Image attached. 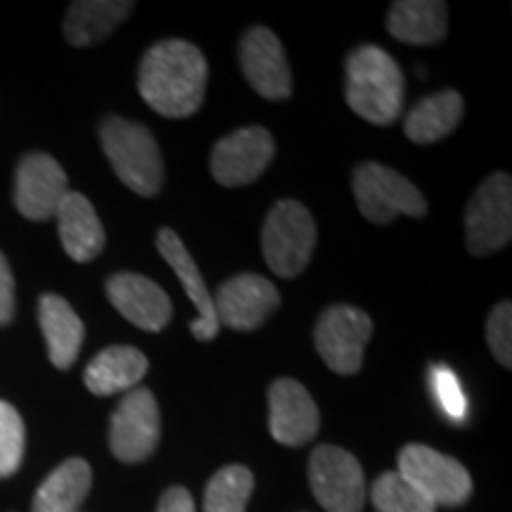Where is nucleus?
Segmentation results:
<instances>
[{
    "instance_id": "1",
    "label": "nucleus",
    "mask_w": 512,
    "mask_h": 512,
    "mask_svg": "<svg viewBox=\"0 0 512 512\" xmlns=\"http://www.w3.org/2000/svg\"><path fill=\"white\" fill-rule=\"evenodd\" d=\"M207 76L200 48L171 38L145 53L138 69V93L162 117L185 119L202 107Z\"/></svg>"
},
{
    "instance_id": "2",
    "label": "nucleus",
    "mask_w": 512,
    "mask_h": 512,
    "mask_svg": "<svg viewBox=\"0 0 512 512\" xmlns=\"http://www.w3.org/2000/svg\"><path fill=\"white\" fill-rule=\"evenodd\" d=\"M347 105L375 126H389L403 110V72L389 53L361 46L347 57Z\"/></svg>"
},
{
    "instance_id": "3",
    "label": "nucleus",
    "mask_w": 512,
    "mask_h": 512,
    "mask_svg": "<svg viewBox=\"0 0 512 512\" xmlns=\"http://www.w3.org/2000/svg\"><path fill=\"white\" fill-rule=\"evenodd\" d=\"M100 143L126 188L143 197L157 195L164 183V162L150 128L124 117H107L100 124Z\"/></svg>"
},
{
    "instance_id": "4",
    "label": "nucleus",
    "mask_w": 512,
    "mask_h": 512,
    "mask_svg": "<svg viewBox=\"0 0 512 512\" xmlns=\"http://www.w3.org/2000/svg\"><path fill=\"white\" fill-rule=\"evenodd\" d=\"M318 230L311 211L297 200H280L268 211L261 247L266 264L275 275L290 280L309 266L316 249Z\"/></svg>"
},
{
    "instance_id": "5",
    "label": "nucleus",
    "mask_w": 512,
    "mask_h": 512,
    "mask_svg": "<svg viewBox=\"0 0 512 512\" xmlns=\"http://www.w3.org/2000/svg\"><path fill=\"white\" fill-rule=\"evenodd\" d=\"M351 185L363 219L377 226H387L399 216L422 219L427 214L422 192L406 176L380 162L358 164Z\"/></svg>"
},
{
    "instance_id": "6",
    "label": "nucleus",
    "mask_w": 512,
    "mask_h": 512,
    "mask_svg": "<svg viewBox=\"0 0 512 512\" xmlns=\"http://www.w3.org/2000/svg\"><path fill=\"white\" fill-rule=\"evenodd\" d=\"M512 238V178L510 174H491L465 209V245L470 254L489 256L508 247Z\"/></svg>"
},
{
    "instance_id": "7",
    "label": "nucleus",
    "mask_w": 512,
    "mask_h": 512,
    "mask_svg": "<svg viewBox=\"0 0 512 512\" xmlns=\"http://www.w3.org/2000/svg\"><path fill=\"white\" fill-rule=\"evenodd\" d=\"M370 337H373V320L366 311L349 304L325 309L313 328V342L320 358L337 375H356L361 370Z\"/></svg>"
},
{
    "instance_id": "8",
    "label": "nucleus",
    "mask_w": 512,
    "mask_h": 512,
    "mask_svg": "<svg viewBox=\"0 0 512 512\" xmlns=\"http://www.w3.org/2000/svg\"><path fill=\"white\" fill-rule=\"evenodd\" d=\"M309 484L320 508L328 512H361L368 489L363 467L344 448L323 444L309 458Z\"/></svg>"
},
{
    "instance_id": "9",
    "label": "nucleus",
    "mask_w": 512,
    "mask_h": 512,
    "mask_svg": "<svg viewBox=\"0 0 512 512\" xmlns=\"http://www.w3.org/2000/svg\"><path fill=\"white\" fill-rule=\"evenodd\" d=\"M396 472L418 486L437 508H456L472 494V477L465 465L425 444L403 446Z\"/></svg>"
},
{
    "instance_id": "10",
    "label": "nucleus",
    "mask_w": 512,
    "mask_h": 512,
    "mask_svg": "<svg viewBox=\"0 0 512 512\" xmlns=\"http://www.w3.org/2000/svg\"><path fill=\"white\" fill-rule=\"evenodd\" d=\"M162 437V418L155 394L145 387H136L112 415L110 448L121 463H143L155 453Z\"/></svg>"
},
{
    "instance_id": "11",
    "label": "nucleus",
    "mask_w": 512,
    "mask_h": 512,
    "mask_svg": "<svg viewBox=\"0 0 512 512\" xmlns=\"http://www.w3.org/2000/svg\"><path fill=\"white\" fill-rule=\"evenodd\" d=\"M275 155L273 136L261 126H245L228 133L211 152V176L226 188L254 183Z\"/></svg>"
},
{
    "instance_id": "12",
    "label": "nucleus",
    "mask_w": 512,
    "mask_h": 512,
    "mask_svg": "<svg viewBox=\"0 0 512 512\" xmlns=\"http://www.w3.org/2000/svg\"><path fill=\"white\" fill-rule=\"evenodd\" d=\"M280 306V292L271 280L256 273H240L226 280L214 297L219 325L230 330L249 332L264 325Z\"/></svg>"
},
{
    "instance_id": "13",
    "label": "nucleus",
    "mask_w": 512,
    "mask_h": 512,
    "mask_svg": "<svg viewBox=\"0 0 512 512\" xmlns=\"http://www.w3.org/2000/svg\"><path fill=\"white\" fill-rule=\"evenodd\" d=\"M67 192V174L55 162V157L46 155V152H29L27 157H22L15 176V204L24 219H55Z\"/></svg>"
},
{
    "instance_id": "14",
    "label": "nucleus",
    "mask_w": 512,
    "mask_h": 512,
    "mask_svg": "<svg viewBox=\"0 0 512 512\" xmlns=\"http://www.w3.org/2000/svg\"><path fill=\"white\" fill-rule=\"evenodd\" d=\"M242 74L254 93L266 100L292 95V72L280 38L266 27H252L240 43Z\"/></svg>"
},
{
    "instance_id": "15",
    "label": "nucleus",
    "mask_w": 512,
    "mask_h": 512,
    "mask_svg": "<svg viewBox=\"0 0 512 512\" xmlns=\"http://www.w3.org/2000/svg\"><path fill=\"white\" fill-rule=\"evenodd\" d=\"M320 415L304 384L290 377L275 380L268 389V430L283 446H304L318 434Z\"/></svg>"
},
{
    "instance_id": "16",
    "label": "nucleus",
    "mask_w": 512,
    "mask_h": 512,
    "mask_svg": "<svg viewBox=\"0 0 512 512\" xmlns=\"http://www.w3.org/2000/svg\"><path fill=\"white\" fill-rule=\"evenodd\" d=\"M114 309L145 332H159L174 316L169 294L140 273H114L105 285Z\"/></svg>"
},
{
    "instance_id": "17",
    "label": "nucleus",
    "mask_w": 512,
    "mask_h": 512,
    "mask_svg": "<svg viewBox=\"0 0 512 512\" xmlns=\"http://www.w3.org/2000/svg\"><path fill=\"white\" fill-rule=\"evenodd\" d=\"M157 249L159 254L164 256V261L174 268L176 278L181 280V285L188 292L190 302L197 306V316L190 323V332L192 337L200 339V342H209L219 335V320H216V311H214V297H211L207 290V283H204L200 268H197L195 259H192L188 247L183 245V240L178 238L171 228H162L157 233Z\"/></svg>"
},
{
    "instance_id": "18",
    "label": "nucleus",
    "mask_w": 512,
    "mask_h": 512,
    "mask_svg": "<svg viewBox=\"0 0 512 512\" xmlns=\"http://www.w3.org/2000/svg\"><path fill=\"white\" fill-rule=\"evenodd\" d=\"M57 230H60V242L67 256H72L79 264H88L105 249V228L95 214L91 200L81 192L69 190L60 202L55 214Z\"/></svg>"
},
{
    "instance_id": "19",
    "label": "nucleus",
    "mask_w": 512,
    "mask_h": 512,
    "mask_svg": "<svg viewBox=\"0 0 512 512\" xmlns=\"http://www.w3.org/2000/svg\"><path fill=\"white\" fill-rule=\"evenodd\" d=\"M147 368H150V363H147L143 351H138L136 347H126V344H117V347L102 349L88 363L86 370H83V384L95 396L131 392V389H136L143 382Z\"/></svg>"
},
{
    "instance_id": "20",
    "label": "nucleus",
    "mask_w": 512,
    "mask_h": 512,
    "mask_svg": "<svg viewBox=\"0 0 512 512\" xmlns=\"http://www.w3.org/2000/svg\"><path fill=\"white\" fill-rule=\"evenodd\" d=\"M38 323L48 344V356L55 368L67 370L79 358L86 328H83L79 313L72 309L67 299L57 294H43L38 299Z\"/></svg>"
},
{
    "instance_id": "21",
    "label": "nucleus",
    "mask_w": 512,
    "mask_h": 512,
    "mask_svg": "<svg viewBox=\"0 0 512 512\" xmlns=\"http://www.w3.org/2000/svg\"><path fill=\"white\" fill-rule=\"evenodd\" d=\"M133 8L128 0H76L64 17V38L76 48H91L112 36Z\"/></svg>"
},
{
    "instance_id": "22",
    "label": "nucleus",
    "mask_w": 512,
    "mask_h": 512,
    "mask_svg": "<svg viewBox=\"0 0 512 512\" xmlns=\"http://www.w3.org/2000/svg\"><path fill=\"white\" fill-rule=\"evenodd\" d=\"M387 29L401 43L432 46L448 34V8L439 0H399L389 10Z\"/></svg>"
},
{
    "instance_id": "23",
    "label": "nucleus",
    "mask_w": 512,
    "mask_h": 512,
    "mask_svg": "<svg viewBox=\"0 0 512 512\" xmlns=\"http://www.w3.org/2000/svg\"><path fill=\"white\" fill-rule=\"evenodd\" d=\"M465 114V100L456 91H441L430 98L420 100L408 112L403 133L415 145H432L444 140L448 133L456 131Z\"/></svg>"
},
{
    "instance_id": "24",
    "label": "nucleus",
    "mask_w": 512,
    "mask_h": 512,
    "mask_svg": "<svg viewBox=\"0 0 512 512\" xmlns=\"http://www.w3.org/2000/svg\"><path fill=\"white\" fill-rule=\"evenodd\" d=\"M93 472L81 458H69L50 472L38 486L31 512H79L81 503L91 494Z\"/></svg>"
},
{
    "instance_id": "25",
    "label": "nucleus",
    "mask_w": 512,
    "mask_h": 512,
    "mask_svg": "<svg viewBox=\"0 0 512 512\" xmlns=\"http://www.w3.org/2000/svg\"><path fill=\"white\" fill-rule=\"evenodd\" d=\"M254 491V475L245 465H228L209 479L204 512H245Z\"/></svg>"
},
{
    "instance_id": "26",
    "label": "nucleus",
    "mask_w": 512,
    "mask_h": 512,
    "mask_svg": "<svg viewBox=\"0 0 512 512\" xmlns=\"http://www.w3.org/2000/svg\"><path fill=\"white\" fill-rule=\"evenodd\" d=\"M370 498L377 512H437V505L399 472H384L377 477Z\"/></svg>"
},
{
    "instance_id": "27",
    "label": "nucleus",
    "mask_w": 512,
    "mask_h": 512,
    "mask_svg": "<svg viewBox=\"0 0 512 512\" xmlns=\"http://www.w3.org/2000/svg\"><path fill=\"white\" fill-rule=\"evenodd\" d=\"M27 432L17 408L8 401H0V479L12 477L24 458Z\"/></svg>"
},
{
    "instance_id": "28",
    "label": "nucleus",
    "mask_w": 512,
    "mask_h": 512,
    "mask_svg": "<svg viewBox=\"0 0 512 512\" xmlns=\"http://www.w3.org/2000/svg\"><path fill=\"white\" fill-rule=\"evenodd\" d=\"M430 387L439 408L451 422H465L467 418V396L460 387L456 373L448 366H432L430 370Z\"/></svg>"
},
{
    "instance_id": "29",
    "label": "nucleus",
    "mask_w": 512,
    "mask_h": 512,
    "mask_svg": "<svg viewBox=\"0 0 512 512\" xmlns=\"http://www.w3.org/2000/svg\"><path fill=\"white\" fill-rule=\"evenodd\" d=\"M486 339L489 347L494 351L496 361L503 368L512 366V304L501 302L494 306L486 320Z\"/></svg>"
},
{
    "instance_id": "30",
    "label": "nucleus",
    "mask_w": 512,
    "mask_h": 512,
    "mask_svg": "<svg viewBox=\"0 0 512 512\" xmlns=\"http://www.w3.org/2000/svg\"><path fill=\"white\" fill-rule=\"evenodd\" d=\"M15 318V278H12V268L0 252V328L8 325Z\"/></svg>"
},
{
    "instance_id": "31",
    "label": "nucleus",
    "mask_w": 512,
    "mask_h": 512,
    "mask_svg": "<svg viewBox=\"0 0 512 512\" xmlns=\"http://www.w3.org/2000/svg\"><path fill=\"white\" fill-rule=\"evenodd\" d=\"M157 512H197L195 501H192L190 491L183 486H171L159 498Z\"/></svg>"
}]
</instances>
